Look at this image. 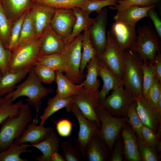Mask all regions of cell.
I'll return each mask as SVG.
<instances>
[{
    "label": "cell",
    "mask_w": 161,
    "mask_h": 161,
    "mask_svg": "<svg viewBox=\"0 0 161 161\" xmlns=\"http://www.w3.org/2000/svg\"><path fill=\"white\" fill-rule=\"evenodd\" d=\"M16 89L4 97L13 102L19 97L25 96L30 106L36 112V117L41 107V99L48 94L53 92L52 88H46L35 74L33 67L28 74L27 79L20 85L16 86Z\"/></svg>",
    "instance_id": "6da1fadb"
},
{
    "label": "cell",
    "mask_w": 161,
    "mask_h": 161,
    "mask_svg": "<svg viewBox=\"0 0 161 161\" xmlns=\"http://www.w3.org/2000/svg\"><path fill=\"white\" fill-rule=\"evenodd\" d=\"M32 120L30 106L24 104L19 113L9 116L1 124L0 130V153L6 150L14 140L22 134L27 125Z\"/></svg>",
    "instance_id": "7a4b0ae2"
},
{
    "label": "cell",
    "mask_w": 161,
    "mask_h": 161,
    "mask_svg": "<svg viewBox=\"0 0 161 161\" xmlns=\"http://www.w3.org/2000/svg\"><path fill=\"white\" fill-rule=\"evenodd\" d=\"M124 58L123 86L126 90L134 97L142 95V61L138 54L130 49L124 51Z\"/></svg>",
    "instance_id": "3957f363"
},
{
    "label": "cell",
    "mask_w": 161,
    "mask_h": 161,
    "mask_svg": "<svg viewBox=\"0 0 161 161\" xmlns=\"http://www.w3.org/2000/svg\"><path fill=\"white\" fill-rule=\"evenodd\" d=\"M39 38H35L18 45L11 51L9 72H14L32 68L39 57Z\"/></svg>",
    "instance_id": "277c9868"
},
{
    "label": "cell",
    "mask_w": 161,
    "mask_h": 161,
    "mask_svg": "<svg viewBox=\"0 0 161 161\" xmlns=\"http://www.w3.org/2000/svg\"><path fill=\"white\" fill-rule=\"evenodd\" d=\"M137 39L130 50L136 52L142 61H153L156 54L161 52L159 37L155 29L150 25L138 26Z\"/></svg>",
    "instance_id": "5b68a950"
},
{
    "label": "cell",
    "mask_w": 161,
    "mask_h": 161,
    "mask_svg": "<svg viewBox=\"0 0 161 161\" xmlns=\"http://www.w3.org/2000/svg\"><path fill=\"white\" fill-rule=\"evenodd\" d=\"M96 111L101 124L97 134L107 145L112 153L123 127L128 122V118L114 117L100 106L96 108Z\"/></svg>",
    "instance_id": "8992f818"
},
{
    "label": "cell",
    "mask_w": 161,
    "mask_h": 161,
    "mask_svg": "<svg viewBox=\"0 0 161 161\" xmlns=\"http://www.w3.org/2000/svg\"><path fill=\"white\" fill-rule=\"evenodd\" d=\"M83 34H80L71 42L65 45L62 54L65 59L67 69L65 76L76 84H79L85 78L80 70L81 59Z\"/></svg>",
    "instance_id": "52a82bcc"
},
{
    "label": "cell",
    "mask_w": 161,
    "mask_h": 161,
    "mask_svg": "<svg viewBox=\"0 0 161 161\" xmlns=\"http://www.w3.org/2000/svg\"><path fill=\"white\" fill-rule=\"evenodd\" d=\"M135 101L134 97L127 92L123 85L112 90L100 106L114 117H126L127 111Z\"/></svg>",
    "instance_id": "ba28073f"
},
{
    "label": "cell",
    "mask_w": 161,
    "mask_h": 161,
    "mask_svg": "<svg viewBox=\"0 0 161 161\" xmlns=\"http://www.w3.org/2000/svg\"><path fill=\"white\" fill-rule=\"evenodd\" d=\"M76 117L79 124L78 137L75 140L76 147L84 158L86 147L92 137L98 133L99 128L94 122L87 119L73 102L66 110Z\"/></svg>",
    "instance_id": "9c48e42d"
},
{
    "label": "cell",
    "mask_w": 161,
    "mask_h": 161,
    "mask_svg": "<svg viewBox=\"0 0 161 161\" xmlns=\"http://www.w3.org/2000/svg\"><path fill=\"white\" fill-rule=\"evenodd\" d=\"M106 36L107 43L106 49L102 55H97L109 69L122 81L124 64V51L116 43L109 31L107 32Z\"/></svg>",
    "instance_id": "30bf717a"
},
{
    "label": "cell",
    "mask_w": 161,
    "mask_h": 161,
    "mask_svg": "<svg viewBox=\"0 0 161 161\" xmlns=\"http://www.w3.org/2000/svg\"><path fill=\"white\" fill-rule=\"evenodd\" d=\"M107 21L108 9L106 7L94 18L93 22L89 29L91 43L97 55H102L106 47V30Z\"/></svg>",
    "instance_id": "8fae6325"
},
{
    "label": "cell",
    "mask_w": 161,
    "mask_h": 161,
    "mask_svg": "<svg viewBox=\"0 0 161 161\" xmlns=\"http://www.w3.org/2000/svg\"><path fill=\"white\" fill-rule=\"evenodd\" d=\"M76 19L72 9L55 10L50 25L63 40L65 44L71 33Z\"/></svg>",
    "instance_id": "7c38bea8"
},
{
    "label": "cell",
    "mask_w": 161,
    "mask_h": 161,
    "mask_svg": "<svg viewBox=\"0 0 161 161\" xmlns=\"http://www.w3.org/2000/svg\"><path fill=\"white\" fill-rule=\"evenodd\" d=\"M134 98L137 112L143 125L157 133L161 130V114L142 95L135 96Z\"/></svg>",
    "instance_id": "4fadbf2b"
},
{
    "label": "cell",
    "mask_w": 161,
    "mask_h": 161,
    "mask_svg": "<svg viewBox=\"0 0 161 161\" xmlns=\"http://www.w3.org/2000/svg\"><path fill=\"white\" fill-rule=\"evenodd\" d=\"M135 27L121 21H115L109 31L119 47L125 51L130 49L137 39Z\"/></svg>",
    "instance_id": "5bb4252c"
},
{
    "label": "cell",
    "mask_w": 161,
    "mask_h": 161,
    "mask_svg": "<svg viewBox=\"0 0 161 161\" xmlns=\"http://www.w3.org/2000/svg\"><path fill=\"white\" fill-rule=\"evenodd\" d=\"M55 9L32 2L30 8L36 38H39L50 24Z\"/></svg>",
    "instance_id": "9a60e30c"
},
{
    "label": "cell",
    "mask_w": 161,
    "mask_h": 161,
    "mask_svg": "<svg viewBox=\"0 0 161 161\" xmlns=\"http://www.w3.org/2000/svg\"><path fill=\"white\" fill-rule=\"evenodd\" d=\"M73 102L86 118L95 123L100 129L101 123L96 111V108L100 106L98 100L84 91L82 88L73 96Z\"/></svg>",
    "instance_id": "2e32d148"
},
{
    "label": "cell",
    "mask_w": 161,
    "mask_h": 161,
    "mask_svg": "<svg viewBox=\"0 0 161 161\" xmlns=\"http://www.w3.org/2000/svg\"><path fill=\"white\" fill-rule=\"evenodd\" d=\"M38 122L36 117L27 125L22 134L16 139L13 143L19 144L27 143L30 145L37 144L43 141L54 131L51 127L37 126Z\"/></svg>",
    "instance_id": "e0dca14e"
},
{
    "label": "cell",
    "mask_w": 161,
    "mask_h": 161,
    "mask_svg": "<svg viewBox=\"0 0 161 161\" xmlns=\"http://www.w3.org/2000/svg\"><path fill=\"white\" fill-rule=\"evenodd\" d=\"M40 39L41 46L39 57L55 53L63 54L65 46L64 41L50 24Z\"/></svg>",
    "instance_id": "ac0fdd59"
},
{
    "label": "cell",
    "mask_w": 161,
    "mask_h": 161,
    "mask_svg": "<svg viewBox=\"0 0 161 161\" xmlns=\"http://www.w3.org/2000/svg\"><path fill=\"white\" fill-rule=\"evenodd\" d=\"M98 75L101 78L103 82L102 89L98 93L100 106L103 102L110 90L123 85V84L121 80L112 72L98 57Z\"/></svg>",
    "instance_id": "d6986e66"
},
{
    "label": "cell",
    "mask_w": 161,
    "mask_h": 161,
    "mask_svg": "<svg viewBox=\"0 0 161 161\" xmlns=\"http://www.w3.org/2000/svg\"><path fill=\"white\" fill-rule=\"evenodd\" d=\"M120 134L123 142L124 157L126 160L129 161H141L137 138L128 122L123 126Z\"/></svg>",
    "instance_id": "ffe728a7"
},
{
    "label": "cell",
    "mask_w": 161,
    "mask_h": 161,
    "mask_svg": "<svg viewBox=\"0 0 161 161\" xmlns=\"http://www.w3.org/2000/svg\"><path fill=\"white\" fill-rule=\"evenodd\" d=\"M111 154L107 145L97 133L88 143L84 158L89 161H107Z\"/></svg>",
    "instance_id": "44dd1931"
},
{
    "label": "cell",
    "mask_w": 161,
    "mask_h": 161,
    "mask_svg": "<svg viewBox=\"0 0 161 161\" xmlns=\"http://www.w3.org/2000/svg\"><path fill=\"white\" fill-rule=\"evenodd\" d=\"M98 57L97 55L87 64V74L86 79L83 81L82 88L84 91L95 98L98 100L99 88L100 85V80L97 78L98 73Z\"/></svg>",
    "instance_id": "7402d4cb"
},
{
    "label": "cell",
    "mask_w": 161,
    "mask_h": 161,
    "mask_svg": "<svg viewBox=\"0 0 161 161\" xmlns=\"http://www.w3.org/2000/svg\"><path fill=\"white\" fill-rule=\"evenodd\" d=\"M156 5L148 6H131L121 10H117L114 16L115 21L123 22L132 26H136L137 22L141 19L148 17V12Z\"/></svg>",
    "instance_id": "603a6c76"
},
{
    "label": "cell",
    "mask_w": 161,
    "mask_h": 161,
    "mask_svg": "<svg viewBox=\"0 0 161 161\" xmlns=\"http://www.w3.org/2000/svg\"><path fill=\"white\" fill-rule=\"evenodd\" d=\"M60 142V138L54 130L42 141L35 144H28V146L35 147L42 153V155L34 158L35 160L50 161L52 154L55 152L58 151Z\"/></svg>",
    "instance_id": "cb8c5ba5"
},
{
    "label": "cell",
    "mask_w": 161,
    "mask_h": 161,
    "mask_svg": "<svg viewBox=\"0 0 161 161\" xmlns=\"http://www.w3.org/2000/svg\"><path fill=\"white\" fill-rule=\"evenodd\" d=\"M55 81L57 85L56 94L63 97H67L77 94L83 86V81L80 84L73 83L64 75L63 72L55 71Z\"/></svg>",
    "instance_id": "d4e9b609"
},
{
    "label": "cell",
    "mask_w": 161,
    "mask_h": 161,
    "mask_svg": "<svg viewBox=\"0 0 161 161\" xmlns=\"http://www.w3.org/2000/svg\"><path fill=\"white\" fill-rule=\"evenodd\" d=\"M32 68L19 72H9L0 77V97L13 92L17 84L28 74Z\"/></svg>",
    "instance_id": "484cf974"
},
{
    "label": "cell",
    "mask_w": 161,
    "mask_h": 161,
    "mask_svg": "<svg viewBox=\"0 0 161 161\" xmlns=\"http://www.w3.org/2000/svg\"><path fill=\"white\" fill-rule=\"evenodd\" d=\"M73 102V96L67 97H61L57 94L50 98L47 106L40 117L39 126H43L46 120L52 115L58 111L65 108L68 109Z\"/></svg>",
    "instance_id": "4316f807"
},
{
    "label": "cell",
    "mask_w": 161,
    "mask_h": 161,
    "mask_svg": "<svg viewBox=\"0 0 161 161\" xmlns=\"http://www.w3.org/2000/svg\"><path fill=\"white\" fill-rule=\"evenodd\" d=\"M72 9L76 19L71 33L65 45L71 42L76 37L80 35L82 31L89 29L94 21V18H90L89 14L80 8L76 7Z\"/></svg>",
    "instance_id": "83f0119b"
},
{
    "label": "cell",
    "mask_w": 161,
    "mask_h": 161,
    "mask_svg": "<svg viewBox=\"0 0 161 161\" xmlns=\"http://www.w3.org/2000/svg\"><path fill=\"white\" fill-rule=\"evenodd\" d=\"M82 46L83 49L80 66V72L81 75L85 78L84 74V69L89 62L97 55V52L91 43L89 29L83 31Z\"/></svg>",
    "instance_id": "f1b7e54d"
},
{
    "label": "cell",
    "mask_w": 161,
    "mask_h": 161,
    "mask_svg": "<svg viewBox=\"0 0 161 161\" xmlns=\"http://www.w3.org/2000/svg\"><path fill=\"white\" fill-rule=\"evenodd\" d=\"M37 62L55 71L65 72L67 69L66 61L62 54L55 53L39 57Z\"/></svg>",
    "instance_id": "f546056e"
},
{
    "label": "cell",
    "mask_w": 161,
    "mask_h": 161,
    "mask_svg": "<svg viewBox=\"0 0 161 161\" xmlns=\"http://www.w3.org/2000/svg\"><path fill=\"white\" fill-rule=\"evenodd\" d=\"M28 147L27 143L17 144L13 143L5 150L0 153V161H26L27 159L21 158V154L31 152L32 150H27Z\"/></svg>",
    "instance_id": "4dcf8cb0"
},
{
    "label": "cell",
    "mask_w": 161,
    "mask_h": 161,
    "mask_svg": "<svg viewBox=\"0 0 161 161\" xmlns=\"http://www.w3.org/2000/svg\"><path fill=\"white\" fill-rule=\"evenodd\" d=\"M142 67L143 71L142 95L146 99L155 77V71L153 63L150 61H142Z\"/></svg>",
    "instance_id": "1f68e13d"
},
{
    "label": "cell",
    "mask_w": 161,
    "mask_h": 161,
    "mask_svg": "<svg viewBox=\"0 0 161 161\" xmlns=\"http://www.w3.org/2000/svg\"><path fill=\"white\" fill-rule=\"evenodd\" d=\"M88 0H32V2L56 9L81 8Z\"/></svg>",
    "instance_id": "d6a6232c"
},
{
    "label": "cell",
    "mask_w": 161,
    "mask_h": 161,
    "mask_svg": "<svg viewBox=\"0 0 161 161\" xmlns=\"http://www.w3.org/2000/svg\"><path fill=\"white\" fill-rule=\"evenodd\" d=\"M30 8L24 19L17 45L36 38Z\"/></svg>",
    "instance_id": "836d02e7"
},
{
    "label": "cell",
    "mask_w": 161,
    "mask_h": 161,
    "mask_svg": "<svg viewBox=\"0 0 161 161\" xmlns=\"http://www.w3.org/2000/svg\"><path fill=\"white\" fill-rule=\"evenodd\" d=\"M135 100L129 108L126 114L128 122L136 134L137 138L143 140L142 130L143 125L136 110Z\"/></svg>",
    "instance_id": "e575fe53"
},
{
    "label": "cell",
    "mask_w": 161,
    "mask_h": 161,
    "mask_svg": "<svg viewBox=\"0 0 161 161\" xmlns=\"http://www.w3.org/2000/svg\"><path fill=\"white\" fill-rule=\"evenodd\" d=\"M4 98V101L0 107V125L9 116L18 114L23 104L21 100L13 103L9 100Z\"/></svg>",
    "instance_id": "d590c367"
},
{
    "label": "cell",
    "mask_w": 161,
    "mask_h": 161,
    "mask_svg": "<svg viewBox=\"0 0 161 161\" xmlns=\"http://www.w3.org/2000/svg\"><path fill=\"white\" fill-rule=\"evenodd\" d=\"M118 1V0H88L80 8L89 15L94 11L98 13L105 7L116 6Z\"/></svg>",
    "instance_id": "8d00e7d4"
},
{
    "label": "cell",
    "mask_w": 161,
    "mask_h": 161,
    "mask_svg": "<svg viewBox=\"0 0 161 161\" xmlns=\"http://www.w3.org/2000/svg\"><path fill=\"white\" fill-rule=\"evenodd\" d=\"M29 9L22 13L12 28L7 46V48L11 50L16 47L18 44L22 24Z\"/></svg>",
    "instance_id": "74e56055"
},
{
    "label": "cell",
    "mask_w": 161,
    "mask_h": 161,
    "mask_svg": "<svg viewBox=\"0 0 161 161\" xmlns=\"http://www.w3.org/2000/svg\"><path fill=\"white\" fill-rule=\"evenodd\" d=\"M142 133L143 141L146 145L155 149L158 152L160 151V135L155 133L151 129L143 125Z\"/></svg>",
    "instance_id": "f35d334b"
},
{
    "label": "cell",
    "mask_w": 161,
    "mask_h": 161,
    "mask_svg": "<svg viewBox=\"0 0 161 161\" xmlns=\"http://www.w3.org/2000/svg\"><path fill=\"white\" fill-rule=\"evenodd\" d=\"M34 72L42 82L50 84L55 81V71L37 62L33 67Z\"/></svg>",
    "instance_id": "ab89813d"
},
{
    "label": "cell",
    "mask_w": 161,
    "mask_h": 161,
    "mask_svg": "<svg viewBox=\"0 0 161 161\" xmlns=\"http://www.w3.org/2000/svg\"><path fill=\"white\" fill-rule=\"evenodd\" d=\"M137 140L138 151L141 161L159 160V157L155 149L146 145L143 140L138 138Z\"/></svg>",
    "instance_id": "60d3db41"
},
{
    "label": "cell",
    "mask_w": 161,
    "mask_h": 161,
    "mask_svg": "<svg viewBox=\"0 0 161 161\" xmlns=\"http://www.w3.org/2000/svg\"><path fill=\"white\" fill-rule=\"evenodd\" d=\"M161 0H123L118 1L115 6H110L112 10H120L131 6H148L156 4Z\"/></svg>",
    "instance_id": "b9f144b4"
},
{
    "label": "cell",
    "mask_w": 161,
    "mask_h": 161,
    "mask_svg": "<svg viewBox=\"0 0 161 161\" xmlns=\"http://www.w3.org/2000/svg\"><path fill=\"white\" fill-rule=\"evenodd\" d=\"M10 33V25L3 7L0 3V38L5 47L7 48Z\"/></svg>",
    "instance_id": "7bdbcfd3"
},
{
    "label": "cell",
    "mask_w": 161,
    "mask_h": 161,
    "mask_svg": "<svg viewBox=\"0 0 161 161\" xmlns=\"http://www.w3.org/2000/svg\"><path fill=\"white\" fill-rule=\"evenodd\" d=\"M11 12L16 14L23 13L31 7L32 0H4Z\"/></svg>",
    "instance_id": "ee69618b"
},
{
    "label": "cell",
    "mask_w": 161,
    "mask_h": 161,
    "mask_svg": "<svg viewBox=\"0 0 161 161\" xmlns=\"http://www.w3.org/2000/svg\"><path fill=\"white\" fill-rule=\"evenodd\" d=\"M65 161H79L81 157L76 147L69 141L63 142L61 145Z\"/></svg>",
    "instance_id": "f6af8a7d"
},
{
    "label": "cell",
    "mask_w": 161,
    "mask_h": 161,
    "mask_svg": "<svg viewBox=\"0 0 161 161\" xmlns=\"http://www.w3.org/2000/svg\"><path fill=\"white\" fill-rule=\"evenodd\" d=\"M161 95V82L155 77L153 84L150 90L146 99L152 106L158 112L157 101Z\"/></svg>",
    "instance_id": "bcb514c9"
},
{
    "label": "cell",
    "mask_w": 161,
    "mask_h": 161,
    "mask_svg": "<svg viewBox=\"0 0 161 161\" xmlns=\"http://www.w3.org/2000/svg\"><path fill=\"white\" fill-rule=\"evenodd\" d=\"M11 51L4 46L0 38V68L3 75L9 72Z\"/></svg>",
    "instance_id": "7dc6e473"
},
{
    "label": "cell",
    "mask_w": 161,
    "mask_h": 161,
    "mask_svg": "<svg viewBox=\"0 0 161 161\" xmlns=\"http://www.w3.org/2000/svg\"><path fill=\"white\" fill-rule=\"evenodd\" d=\"M56 129L59 135L63 137H69L71 134L73 124L69 119H63L55 122Z\"/></svg>",
    "instance_id": "c3c4849f"
},
{
    "label": "cell",
    "mask_w": 161,
    "mask_h": 161,
    "mask_svg": "<svg viewBox=\"0 0 161 161\" xmlns=\"http://www.w3.org/2000/svg\"><path fill=\"white\" fill-rule=\"evenodd\" d=\"M124 157L123 142L121 134H120L114 143L109 161H122Z\"/></svg>",
    "instance_id": "681fc988"
},
{
    "label": "cell",
    "mask_w": 161,
    "mask_h": 161,
    "mask_svg": "<svg viewBox=\"0 0 161 161\" xmlns=\"http://www.w3.org/2000/svg\"><path fill=\"white\" fill-rule=\"evenodd\" d=\"M148 17L152 21L155 30L161 40V20L155 9V7L150 9L148 12Z\"/></svg>",
    "instance_id": "f907efd6"
},
{
    "label": "cell",
    "mask_w": 161,
    "mask_h": 161,
    "mask_svg": "<svg viewBox=\"0 0 161 161\" xmlns=\"http://www.w3.org/2000/svg\"><path fill=\"white\" fill-rule=\"evenodd\" d=\"M153 64L155 71V77L161 82V53L158 52L155 56Z\"/></svg>",
    "instance_id": "816d5d0a"
},
{
    "label": "cell",
    "mask_w": 161,
    "mask_h": 161,
    "mask_svg": "<svg viewBox=\"0 0 161 161\" xmlns=\"http://www.w3.org/2000/svg\"><path fill=\"white\" fill-rule=\"evenodd\" d=\"M50 161H65V160L64 156L61 155L58 151H56L52 155Z\"/></svg>",
    "instance_id": "f5cc1de1"
},
{
    "label": "cell",
    "mask_w": 161,
    "mask_h": 161,
    "mask_svg": "<svg viewBox=\"0 0 161 161\" xmlns=\"http://www.w3.org/2000/svg\"><path fill=\"white\" fill-rule=\"evenodd\" d=\"M4 97H0V107L4 102Z\"/></svg>",
    "instance_id": "db71d44e"
},
{
    "label": "cell",
    "mask_w": 161,
    "mask_h": 161,
    "mask_svg": "<svg viewBox=\"0 0 161 161\" xmlns=\"http://www.w3.org/2000/svg\"><path fill=\"white\" fill-rule=\"evenodd\" d=\"M2 75H3V74H2V71L1 69V68H0V77L2 76Z\"/></svg>",
    "instance_id": "11a10c76"
},
{
    "label": "cell",
    "mask_w": 161,
    "mask_h": 161,
    "mask_svg": "<svg viewBox=\"0 0 161 161\" xmlns=\"http://www.w3.org/2000/svg\"><path fill=\"white\" fill-rule=\"evenodd\" d=\"M122 0H118V1H122Z\"/></svg>",
    "instance_id": "9f6ffc18"
},
{
    "label": "cell",
    "mask_w": 161,
    "mask_h": 161,
    "mask_svg": "<svg viewBox=\"0 0 161 161\" xmlns=\"http://www.w3.org/2000/svg\"><path fill=\"white\" fill-rule=\"evenodd\" d=\"M0 3H1V1H0Z\"/></svg>",
    "instance_id": "6f0895ef"
}]
</instances>
